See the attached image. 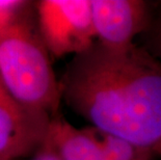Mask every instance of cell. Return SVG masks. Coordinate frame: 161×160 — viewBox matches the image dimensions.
<instances>
[{"label":"cell","instance_id":"cell-1","mask_svg":"<svg viewBox=\"0 0 161 160\" xmlns=\"http://www.w3.org/2000/svg\"><path fill=\"white\" fill-rule=\"evenodd\" d=\"M63 101L101 131L161 156V60L135 44L95 42L74 55L59 80Z\"/></svg>","mask_w":161,"mask_h":160},{"label":"cell","instance_id":"cell-2","mask_svg":"<svg viewBox=\"0 0 161 160\" xmlns=\"http://www.w3.org/2000/svg\"><path fill=\"white\" fill-rule=\"evenodd\" d=\"M29 6L0 27V81L19 103L53 117L63 101L59 80Z\"/></svg>","mask_w":161,"mask_h":160},{"label":"cell","instance_id":"cell-3","mask_svg":"<svg viewBox=\"0 0 161 160\" xmlns=\"http://www.w3.org/2000/svg\"><path fill=\"white\" fill-rule=\"evenodd\" d=\"M35 13L39 32L50 55H77L97 42L91 0H41Z\"/></svg>","mask_w":161,"mask_h":160},{"label":"cell","instance_id":"cell-4","mask_svg":"<svg viewBox=\"0 0 161 160\" xmlns=\"http://www.w3.org/2000/svg\"><path fill=\"white\" fill-rule=\"evenodd\" d=\"M50 120L15 100L0 81V160L32 157L45 142Z\"/></svg>","mask_w":161,"mask_h":160},{"label":"cell","instance_id":"cell-5","mask_svg":"<svg viewBox=\"0 0 161 160\" xmlns=\"http://www.w3.org/2000/svg\"><path fill=\"white\" fill-rule=\"evenodd\" d=\"M97 42L111 50L134 45V37L149 23V6L142 0H91Z\"/></svg>","mask_w":161,"mask_h":160},{"label":"cell","instance_id":"cell-6","mask_svg":"<svg viewBox=\"0 0 161 160\" xmlns=\"http://www.w3.org/2000/svg\"><path fill=\"white\" fill-rule=\"evenodd\" d=\"M44 147L61 160H107L96 141L84 128H76L58 112L51 117Z\"/></svg>","mask_w":161,"mask_h":160},{"label":"cell","instance_id":"cell-7","mask_svg":"<svg viewBox=\"0 0 161 160\" xmlns=\"http://www.w3.org/2000/svg\"><path fill=\"white\" fill-rule=\"evenodd\" d=\"M85 131L101 148L107 160H153L154 154L150 150L140 147L128 139L86 126Z\"/></svg>","mask_w":161,"mask_h":160},{"label":"cell","instance_id":"cell-8","mask_svg":"<svg viewBox=\"0 0 161 160\" xmlns=\"http://www.w3.org/2000/svg\"><path fill=\"white\" fill-rule=\"evenodd\" d=\"M28 160H61V159L58 157L53 151H51L50 149H48L43 146V147Z\"/></svg>","mask_w":161,"mask_h":160},{"label":"cell","instance_id":"cell-9","mask_svg":"<svg viewBox=\"0 0 161 160\" xmlns=\"http://www.w3.org/2000/svg\"><path fill=\"white\" fill-rule=\"evenodd\" d=\"M25 1L21 0H0V9H11L22 5Z\"/></svg>","mask_w":161,"mask_h":160},{"label":"cell","instance_id":"cell-10","mask_svg":"<svg viewBox=\"0 0 161 160\" xmlns=\"http://www.w3.org/2000/svg\"><path fill=\"white\" fill-rule=\"evenodd\" d=\"M155 50L157 52V57L161 58V27L159 28L155 39Z\"/></svg>","mask_w":161,"mask_h":160}]
</instances>
